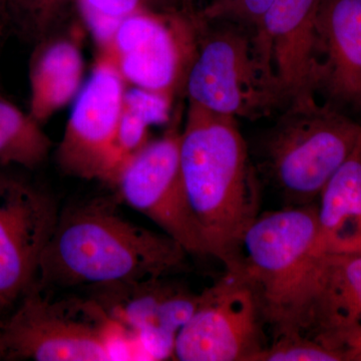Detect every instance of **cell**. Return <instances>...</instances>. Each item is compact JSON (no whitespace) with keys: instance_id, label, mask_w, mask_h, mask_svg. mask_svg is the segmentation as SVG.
<instances>
[{"instance_id":"obj_1","label":"cell","mask_w":361,"mask_h":361,"mask_svg":"<svg viewBox=\"0 0 361 361\" xmlns=\"http://www.w3.org/2000/svg\"><path fill=\"white\" fill-rule=\"evenodd\" d=\"M120 199L101 197L59 212L35 283L73 288L170 277L188 268V252L164 232L126 219Z\"/></svg>"},{"instance_id":"obj_7","label":"cell","mask_w":361,"mask_h":361,"mask_svg":"<svg viewBox=\"0 0 361 361\" xmlns=\"http://www.w3.org/2000/svg\"><path fill=\"white\" fill-rule=\"evenodd\" d=\"M203 25L200 14L192 11L142 9L97 39V56L110 61L128 87L174 101L184 92Z\"/></svg>"},{"instance_id":"obj_4","label":"cell","mask_w":361,"mask_h":361,"mask_svg":"<svg viewBox=\"0 0 361 361\" xmlns=\"http://www.w3.org/2000/svg\"><path fill=\"white\" fill-rule=\"evenodd\" d=\"M361 142V125L315 97L292 102L261 139V172L286 206L316 203Z\"/></svg>"},{"instance_id":"obj_21","label":"cell","mask_w":361,"mask_h":361,"mask_svg":"<svg viewBox=\"0 0 361 361\" xmlns=\"http://www.w3.org/2000/svg\"><path fill=\"white\" fill-rule=\"evenodd\" d=\"M273 0H213L200 14L204 20L229 21L255 32Z\"/></svg>"},{"instance_id":"obj_2","label":"cell","mask_w":361,"mask_h":361,"mask_svg":"<svg viewBox=\"0 0 361 361\" xmlns=\"http://www.w3.org/2000/svg\"><path fill=\"white\" fill-rule=\"evenodd\" d=\"M180 164L209 256L237 272L244 235L260 207L257 172L237 118L189 104L180 130Z\"/></svg>"},{"instance_id":"obj_18","label":"cell","mask_w":361,"mask_h":361,"mask_svg":"<svg viewBox=\"0 0 361 361\" xmlns=\"http://www.w3.org/2000/svg\"><path fill=\"white\" fill-rule=\"evenodd\" d=\"M30 113L0 97V164L35 169L51 153V140Z\"/></svg>"},{"instance_id":"obj_10","label":"cell","mask_w":361,"mask_h":361,"mask_svg":"<svg viewBox=\"0 0 361 361\" xmlns=\"http://www.w3.org/2000/svg\"><path fill=\"white\" fill-rule=\"evenodd\" d=\"M126 89L110 61L97 56L89 80L73 101L56 149L63 173L111 184L116 172V142Z\"/></svg>"},{"instance_id":"obj_8","label":"cell","mask_w":361,"mask_h":361,"mask_svg":"<svg viewBox=\"0 0 361 361\" xmlns=\"http://www.w3.org/2000/svg\"><path fill=\"white\" fill-rule=\"evenodd\" d=\"M180 116L167 132L129 157L113 182L121 202L148 217L189 255L209 256L183 182Z\"/></svg>"},{"instance_id":"obj_9","label":"cell","mask_w":361,"mask_h":361,"mask_svg":"<svg viewBox=\"0 0 361 361\" xmlns=\"http://www.w3.org/2000/svg\"><path fill=\"white\" fill-rule=\"evenodd\" d=\"M265 322L250 283L225 274L199 294L196 310L176 338L180 361H256L267 348Z\"/></svg>"},{"instance_id":"obj_19","label":"cell","mask_w":361,"mask_h":361,"mask_svg":"<svg viewBox=\"0 0 361 361\" xmlns=\"http://www.w3.org/2000/svg\"><path fill=\"white\" fill-rule=\"evenodd\" d=\"M77 0H6L7 26L26 42L37 44L56 32Z\"/></svg>"},{"instance_id":"obj_13","label":"cell","mask_w":361,"mask_h":361,"mask_svg":"<svg viewBox=\"0 0 361 361\" xmlns=\"http://www.w3.org/2000/svg\"><path fill=\"white\" fill-rule=\"evenodd\" d=\"M322 0H273L255 33L290 103L315 97L316 18Z\"/></svg>"},{"instance_id":"obj_5","label":"cell","mask_w":361,"mask_h":361,"mask_svg":"<svg viewBox=\"0 0 361 361\" xmlns=\"http://www.w3.org/2000/svg\"><path fill=\"white\" fill-rule=\"evenodd\" d=\"M184 94L190 104L251 121L290 104L255 33L229 21L204 20Z\"/></svg>"},{"instance_id":"obj_23","label":"cell","mask_w":361,"mask_h":361,"mask_svg":"<svg viewBox=\"0 0 361 361\" xmlns=\"http://www.w3.org/2000/svg\"><path fill=\"white\" fill-rule=\"evenodd\" d=\"M7 27L6 0H0V35Z\"/></svg>"},{"instance_id":"obj_11","label":"cell","mask_w":361,"mask_h":361,"mask_svg":"<svg viewBox=\"0 0 361 361\" xmlns=\"http://www.w3.org/2000/svg\"><path fill=\"white\" fill-rule=\"evenodd\" d=\"M59 215L51 196L0 176V312L35 283Z\"/></svg>"},{"instance_id":"obj_16","label":"cell","mask_w":361,"mask_h":361,"mask_svg":"<svg viewBox=\"0 0 361 361\" xmlns=\"http://www.w3.org/2000/svg\"><path fill=\"white\" fill-rule=\"evenodd\" d=\"M80 30L51 33L35 44L30 65V111L44 123L75 101L84 85Z\"/></svg>"},{"instance_id":"obj_3","label":"cell","mask_w":361,"mask_h":361,"mask_svg":"<svg viewBox=\"0 0 361 361\" xmlns=\"http://www.w3.org/2000/svg\"><path fill=\"white\" fill-rule=\"evenodd\" d=\"M239 271L276 337L307 330L325 255L318 240L317 203L261 214L244 235Z\"/></svg>"},{"instance_id":"obj_17","label":"cell","mask_w":361,"mask_h":361,"mask_svg":"<svg viewBox=\"0 0 361 361\" xmlns=\"http://www.w3.org/2000/svg\"><path fill=\"white\" fill-rule=\"evenodd\" d=\"M317 223L325 255H361V142L322 190Z\"/></svg>"},{"instance_id":"obj_12","label":"cell","mask_w":361,"mask_h":361,"mask_svg":"<svg viewBox=\"0 0 361 361\" xmlns=\"http://www.w3.org/2000/svg\"><path fill=\"white\" fill-rule=\"evenodd\" d=\"M90 287V298L116 326L134 332L152 360L174 357L176 338L196 310L199 294L168 277Z\"/></svg>"},{"instance_id":"obj_20","label":"cell","mask_w":361,"mask_h":361,"mask_svg":"<svg viewBox=\"0 0 361 361\" xmlns=\"http://www.w3.org/2000/svg\"><path fill=\"white\" fill-rule=\"evenodd\" d=\"M341 353L327 348L303 334H287L274 338L256 361H346Z\"/></svg>"},{"instance_id":"obj_6","label":"cell","mask_w":361,"mask_h":361,"mask_svg":"<svg viewBox=\"0 0 361 361\" xmlns=\"http://www.w3.org/2000/svg\"><path fill=\"white\" fill-rule=\"evenodd\" d=\"M113 325L90 297H56L33 283L11 315L0 320V358L111 360Z\"/></svg>"},{"instance_id":"obj_24","label":"cell","mask_w":361,"mask_h":361,"mask_svg":"<svg viewBox=\"0 0 361 361\" xmlns=\"http://www.w3.org/2000/svg\"><path fill=\"white\" fill-rule=\"evenodd\" d=\"M0 313H1V312H0Z\"/></svg>"},{"instance_id":"obj_14","label":"cell","mask_w":361,"mask_h":361,"mask_svg":"<svg viewBox=\"0 0 361 361\" xmlns=\"http://www.w3.org/2000/svg\"><path fill=\"white\" fill-rule=\"evenodd\" d=\"M316 37L315 92L361 111V0H322Z\"/></svg>"},{"instance_id":"obj_22","label":"cell","mask_w":361,"mask_h":361,"mask_svg":"<svg viewBox=\"0 0 361 361\" xmlns=\"http://www.w3.org/2000/svg\"><path fill=\"white\" fill-rule=\"evenodd\" d=\"M161 0H77L85 18L94 25V32H103L116 21Z\"/></svg>"},{"instance_id":"obj_15","label":"cell","mask_w":361,"mask_h":361,"mask_svg":"<svg viewBox=\"0 0 361 361\" xmlns=\"http://www.w3.org/2000/svg\"><path fill=\"white\" fill-rule=\"evenodd\" d=\"M305 334L361 360V255H326Z\"/></svg>"}]
</instances>
